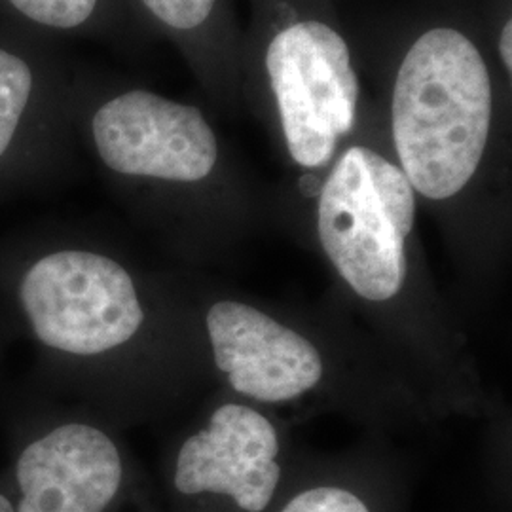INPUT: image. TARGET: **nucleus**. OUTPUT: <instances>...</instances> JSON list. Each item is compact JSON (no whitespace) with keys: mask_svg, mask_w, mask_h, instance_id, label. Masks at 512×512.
<instances>
[{"mask_svg":"<svg viewBox=\"0 0 512 512\" xmlns=\"http://www.w3.org/2000/svg\"><path fill=\"white\" fill-rule=\"evenodd\" d=\"M0 512H16L14 503L4 494H0Z\"/></svg>","mask_w":512,"mask_h":512,"instance_id":"obj_15","label":"nucleus"},{"mask_svg":"<svg viewBox=\"0 0 512 512\" xmlns=\"http://www.w3.org/2000/svg\"><path fill=\"white\" fill-rule=\"evenodd\" d=\"M148 10L175 29H194L209 18L215 0H143Z\"/></svg>","mask_w":512,"mask_h":512,"instance_id":"obj_12","label":"nucleus"},{"mask_svg":"<svg viewBox=\"0 0 512 512\" xmlns=\"http://www.w3.org/2000/svg\"><path fill=\"white\" fill-rule=\"evenodd\" d=\"M33 90V74L18 55L0 50V158L10 147Z\"/></svg>","mask_w":512,"mask_h":512,"instance_id":"obj_9","label":"nucleus"},{"mask_svg":"<svg viewBox=\"0 0 512 512\" xmlns=\"http://www.w3.org/2000/svg\"><path fill=\"white\" fill-rule=\"evenodd\" d=\"M414 217V188L403 169L370 148H349L319 192L323 249L349 287L372 302L403 289Z\"/></svg>","mask_w":512,"mask_h":512,"instance_id":"obj_2","label":"nucleus"},{"mask_svg":"<svg viewBox=\"0 0 512 512\" xmlns=\"http://www.w3.org/2000/svg\"><path fill=\"white\" fill-rule=\"evenodd\" d=\"M19 310L48 351L93 357L128 344L145 311L128 270L109 256L61 249L19 275Z\"/></svg>","mask_w":512,"mask_h":512,"instance_id":"obj_3","label":"nucleus"},{"mask_svg":"<svg viewBox=\"0 0 512 512\" xmlns=\"http://www.w3.org/2000/svg\"><path fill=\"white\" fill-rule=\"evenodd\" d=\"M277 454L270 421L249 406L224 404L207 429L184 442L175 486L186 495H230L243 511H264L281 476Z\"/></svg>","mask_w":512,"mask_h":512,"instance_id":"obj_7","label":"nucleus"},{"mask_svg":"<svg viewBox=\"0 0 512 512\" xmlns=\"http://www.w3.org/2000/svg\"><path fill=\"white\" fill-rule=\"evenodd\" d=\"M124 476L107 433L88 423H61L31 440L16 461V512H105Z\"/></svg>","mask_w":512,"mask_h":512,"instance_id":"obj_6","label":"nucleus"},{"mask_svg":"<svg viewBox=\"0 0 512 512\" xmlns=\"http://www.w3.org/2000/svg\"><path fill=\"white\" fill-rule=\"evenodd\" d=\"M266 69L294 162L329 164L355 124L359 95L346 40L319 21L294 23L272 40Z\"/></svg>","mask_w":512,"mask_h":512,"instance_id":"obj_4","label":"nucleus"},{"mask_svg":"<svg viewBox=\"0 0 512 512\" xmlns=\"http://www.w3.org/2000/svg\"><path fill=\"white\" fill-rule=\"evenodd\" d=\"M92 128L101 160L131 177L202 181L219 154L215 133L200 110L141 90L103 105Z\"/></svg>","mask_w":512,"mask_h":512,"instance_id":"obj_5","label":"nucleus"},{"mask_svg":"<svg viewBox=\"0 0 512 512\" xmlns=\"http://www.w3.org/2000/svg\"><path fill=\"white\" fill-rule=\"evenodd\" d=\"M321 181L317 179V177H313V175H306V177H302V181H300V188H302V192L306 194V196H317L319 192H321Z\"/></svg>","mask_w":512,"mask_h":512,"instance_id":"obj_14","label":"nucleus"},{"mask_svg":"<svg viewBox=\"0 0 512 512\" xmlns=\"http://www.w3.org/2000/svg\"><path fill=\"white\" fill-rule=\"evenodd\" d=\"M283 512H370L365 503L340 488H315L296 495Z\"/></svg>","mask_w":512,"mask_h":512,"instance_id":"obj_11","label":"nucleus"},{"mask_svg":"<svg viewBox=\"0 0 512 512\" xmlns=\"http://www.w3.org/2000/svg\"><path fill=\"white\" fill-rule=\"evenodd\" d=\"M207 332L219 370L236 391L256 401H291L323 376L317 349L253 306L215 304L207 313Z\"/></svg>","mask_w":512,"mask_h":512,"instance_id":"obj_8","label":"nucleus"},{"mask_svg":"<svg viewBox=\"0 0 512 512\" xmlns=\"http://www.w3.org/2000/svg\"><path fill=\"white\" fill-rule=\"evenodd\" d=\"M511 37L512 25L511 21H507V23H505V27H503V31H501V40H499V54H501V59H503V63H505V67H507V71H511L512 67Z\"/></svg>","mask_w":512,"mask_h":512,"instance_id":"obj_13","label":"nucleus"},{"mask_svg":"<svg viewBox=\"0 0 512 512\" xmlns=\"http://www.w3.org/2000/svg\"><path fill=\"white\" fill-rule=\"evenodd\" d=\"M490 122L492 82L475 44L448 27L421 35L393 92V139L412 188L456 196L478 169Z\"/></svg>","mask_w":512,"mask_h":512,"instance_id":"obj_1","label":"nucleus"},{"mask_svg":"<svg viewBox=\"0 0 512 512\" xmlns=\"http://www.w3.org/2000/svg\"><path fill=\"white\" fill-rule=\"evenodd\" d=\"M21 14L37 23L71 29L90 18L97 0H10Z\"/></svg>","mask_w":512,"mask_h":512,"instance_id":"obj_10","label":"nucleus"}]
</instances>
